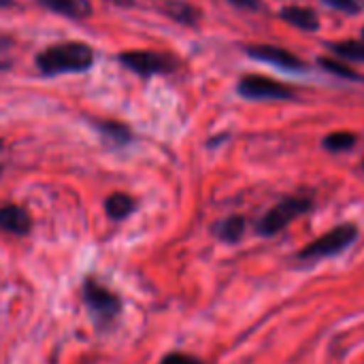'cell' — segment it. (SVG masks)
Instances as JSON below:
<instances>
[{
	"label": "cell",
	"mask_w": 364,
	"mask_h": 364,
	"mask_svg": "<svg viewBox=\"0 0 364 364\" xmlns=\"http://www.w3.org/2000/svg\"><path fill=\"white\" fill-rule=\"evenodd\" d=\"M119 62L141 75V77H151V75H162V73H171L175 68V62L164 55V53H156V51H126L119 55Z\"/></svg>",
	"instance_id": "obj_6"
},
{
	"label": "cell",
	"mask_w": 364,
	"mask_h": 364,
	"mask_svg": "<svg viewBox=\"0 0 364 364\" xmlns=\"http://www.w3.org/2000/svg\"><path fill=\"white\" fill-rule=\"evenodd\" d=\"M228 2L239 6V9H247V11H258L260 9V0H228Z\"/></svg>",
	"instance_id": "obj_20"
},
{
	"label": "cell",
	"mask_w": 364,
	"mask_h": 364,
	"mask_svg": "<svg viewBox=\"0 0 364 364\" xmlns=\"http://www.w3.org/2000/svg\"><path fill=\"white\" fill-rule=\"evenodd\" d=\"M279 17L299 28V30H305V32H318L320 30V17L314 9H307V6H284L279 11Z\"/></svg>",
	"instance_id": "obj_9"
},
{
	"label": "cell",
	"mask_w": 364,
	"mask_h": 364,
	"mask_svg": "<svg viewBox=\"0 0 364 364\" xmlns=\"http://www.w3.org/2000/svg\"><path fill=\"white\" fill-rule=\"evenodd\" d=\"M94 64V51L85 43H60L51 45L36 55V68L47 75L83 73Z\"/></svg>",
	"instance_id": "obj_1"
},
{
	"label": "cell",
	"mask_w": 364,
	"mask_h": 364,
	"mask_svg": "<svg viewBox=\"0 0 364 364\" xmlns=\"http://www.w3.org/2000/svg\"><path fill=\"white\" fill-rule=\"evenodd\" d=\"M0 149H2V141H0Z\"/></svg>",
	"instance_id": "obj_22"
},
{
	"label": "cell",
	"mask_w": 364,
	"mask_h": 364,
	"mask_svg": "<svg viewBox=\"0 0 364 364\" xmlns=\"http://www.w3.org/2000/svg\"><path fill=\"white\" fill-rule=\"evenodd\" d=\"M245 53L258 62H269L284 70H305L307 68V64L299 55H294L292 51L277 47V45H250V47H245Z\"/></svg>",
	"instance_id": "obj_7"
},
{
	"label": "cell",
	"mask_w": 364,
	"mask_h": 364,
	"mask_svg": "<svg viewBox=\"0 0 364 364\" xmlns=\"http://www.w3.org/2000/svg\"><path fill=\"white\" fill-rule=\"evenodd\" d=\"M322 2L333 6L335 11L346 13V15H358V13H363L364 9L363 0H322Z\"/></svg>",
	"instance_id": "obj_18"
},
{
	"label": "cell",
	"mask_w": 364,
	"mask_h": 364,
	"mask_svg": "<svg viewBox=\"0 0 364 364\" xmlns=\"http://www.w3.org/2000/svg\"><path fill=\"white\" fill-rule=\"evenodd\" d=\"M363 41H364V28H363Z\"/></svg>",
	"instance_id": "obj_23"
},
{
	"label": "cell",
	"mask_w": 364,
	"mask_h": 364,
	"mask_svg": "<svg viewBox=\"0 0 364 364\" xmlns=\"http://www.w3.org/2000/svg\"><path fill=\"white\" fill-rule=\"evenodd\" d=\"M328 49L335 55H341L350 62H364V41H339L328 43Z\"/></svg>",
	"instance_id": "obj_15"
},
{
	"label": "cell",
	"mask_w": 364,
	"mask_h": 364,
	"mask_svg": "<svg viewBox=\"0 0 364 364\" xmlns=\"http://www.w3.org/2000/svg\"><path fill=\"white\" fill-rule=\"evenodd\" d=\"M358 237V230L354 224H341L333 230H328L326 235H322L320 239L311 241L301 254L299 260H320L326 256H335L341 254L343 250H348Z\"/></svg>",
	"instance_id": "obj_3"
},
{
	"label": "cell",
	"mask_w": 364,
	"mask_h": 364,
	"mask_svg": "<svg viewBox=\"0 0 364 364\" xmlns=\"http://www.w3.org/2000/svg\"><path fill=\"white\" fill-rule=\"evenodd\" d=\"M162 11H164V15L168 19H173L177 23H183V26H194L200 19V11L194 4L186 2V0H166Z\"/></svg>",
	"instance_id": "obj_12"
},
{
	"label": "cell",
	"mask_w": 364,
	"mask_h": 364,
	"mask_svg": "<svg viewBox=\"0 0 364 364\" xmlns=\"http://www.w3.org/2000/svg\"><path fill=\"white\" fill-rule=\"evenodd\" d=\"M13 4V0H0V6H11Z\"/></svg>",
	"instance_id": "obj_21"
},
{
	"label": "cell",
	"mask_w": 364,
	"mask_h": 364,
	"mask_svg": "<svg viewBox=\"0 0 364 364\" xmlns=\"http://www.w3.org/2000/svg\"><path fill=\"white\" fill-rule=\"evenodd\" d=\"M0 230L15 237H26L32 230V218L19 205H4L0 207Z\"/></svg>",
	"instance_id": "obj_8"
},
{
	"label": "cell",
	"mask_w": 364,
	"mask_h": 364,
	"mask_svg": "<svg viewBox=\"0 0 364 364\" xmlns=\"http://www.w3.org/2000/svg\"><path fill=\"white\" fill-rule=\"evenodd\" d=\"M213 232L224 243H237L245 232V220L241 215H230L213 226Z\"/></svg>",
	"instance_id": "obj_14"
},
{
	"label": "cell",
	"mask_w": 364,
	"mask_h": 364,
	"mask_svg": "<svg viewBox=\"0 0 364 364\" xmlns=\"http://www.w3.org/2000/svg\"><path fill=\"white\" fill-rule=\"evenodd\" d=\"M83 305L98 328H109L122 314V299L94 277H85L81 286Z\"/></svg>",
	"instance_id": "obj_2"
},
{
	"label": "cell",
	"mask_w": 364,
	"mask_h": 364,
	"mask_svg": "<svg viewBox=\"0 0 364 364\" xmlns=\"http://www.w3.org/2000/svg\"><path fill=\"white\" fill-rule=\"evenodd\" d=\"M36 2L53 13H60V15L73 17V19L87 17L92 13V6L87 0H36Z\"/></svg>",
	"instance_id": "obj_13"
},
{
	"label": "cell",
	"mask_w": 364,
	"mask_h": 364,
	"mask_svg": "<svg viewBox=\"0 0 364 364\" xmlns=\"http://www.w3.org/2000/svg\"><path fill=\"white\" fill-rule=\"evenodd\" d=\"M158 364H203L198 358L190 356V354H181V352H171L166 354Z\"/></svg>",
	"instance_id": "obj_19"
},
{
	"label": "cell",
	"mask_w": 364,
	"mask_h": 364,
	"mask_svg": "<svg viewBox=\"0 0 364 364\" xmlns=\"http://www.w3.org/2000/svg\"><path fill=\"white\" fill-rule=\"evenodd\" d=\"M311 200L309 198H301V196H290L284 198L282 203H277L260 222H258V232L264 237H273L277 232H282L288 224H292L296 218L305 215L311 209Z\"/></svg>",
	"instance_id": "obj_4"
},
{
	"label": "cell",
	"mask_w": 364,
	"mask_h": 364,
	"mask_svg": "<svg viewBox=\"0 0 364 364\" xmlns=\"http://www.w3.org/2000/svg\"><path fill=\"white\" fill-rule=\"evenodd\" d=\"M237 92L247 100H292L296 96L292 87L264 75H245L239 81Z\"/></svg>",
	"instance_id": "obj_5"
},
{
	"label": "cell",
	"mask_w": 364,
	"mask_h": 364,
	"mask_svg": "<svg viewBox=\"0 0 364 364\" xmlns=\"http://www.w3.org/2000/svg\"><path fill=\"white\" fill-rule=\"evenodd\" d=\"M94 128L98 130V134L115 145V147H122V145H128L132 141V132L126 124H119V122H113V119H98L94 122Z\"/></svg>",
	"instance_id": "obj_11"
},
{
	"label": "cell",
	"mask_w": 364,
	"mask_h": 364,
	"mask_svg": "<svg viewBox=\"0 0 364 364\" xmlns=\"http://www.w3.org/2000/svg\"><path fill=\"white\" fill-rule=\"evenodd\" d=\"M318 64H320L324 70H328V73H333V75H337V77H343V79H364L363 75H358L352 66H348V64H343V62H337V60H333V58H320Z\"/></svg>",
	"instance_id": "obj_17"
},
{
	"label": "cell",
	"mask_w": 364,
	"mask_h": 364,
	"mask_svg": "<svg viewBox=\"0 0 364 364\" xmlns=\"http://www.w3.org/2000/svg\"><path fill=\"white\" fill-rule=\"evenodd\" d=\"M134 209H136V200L130 194L115 192L105 198V213L113 222H122V220L130 218L134 213Z\"/></svg>",
	"instance_id": "obj_10"
},
{
	"label": "cell",
	"mask_w": 364,
	"mask_h": 364,
	"mask_svg": "<svg viewBox=\"0 0 364 364\" xmlns=\"http://www.w3.org/2000/svg\"><path fill=\"white\" fill-rule=\"evenodd\" d=\"M356 134L354 132H331L326 139H324V147L328 149V151H335V154H339V151H348V149H352L354 145H356Z\"/></svg>",
	"instance_id": "obj_16"
},
{
	"label": "cell",
	"mask_w": 364,
	"mask_h": 364,
	"mask_svg": "<svg viewBox=\"0 0 364 364\" xmlns=\"http://www.w3.org/2000/svg\"><path fill=\"white\" fill-rule=\"evenodd\" d=\"M0 175H2V168H0Z\"/></svg>",
	"instance_id": "obj_24"
}]
</instances>
